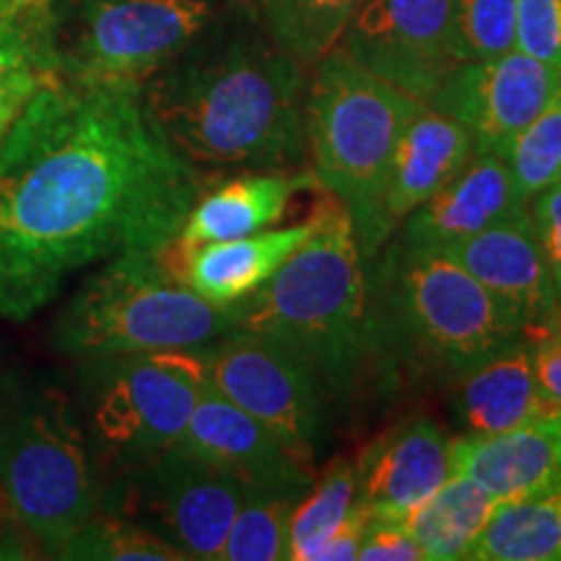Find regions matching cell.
I'll list each match as a JSON object with an SVG mask.
<instances>
[{"label": "cell", "instance_id": "4316f807", "mask_svg": "<svg viewBox=\"0 0 561 561\" xmlns=\"http://www.w3.org/2000/svg\"><path fill=\"white\" fill-rule=\"evenodd\" d=\"M356 507V468L346 458H335L314 476L312 486L294 502L286 533V559L314 561L328 536Z\"/></svg>", "mask_w": 561, "mask_h": 561}, {"label": "cell", "instance_id": "4fadbf2b", "mask_svg": "<svg viewBox=\"0 0 561 561\" xmlns=\"http://www.w3.org/2000/svg\"><path fill=\"white\" fill-rule=\"evenodd\" d=\"M559 87L561 70L510 50L491 60L458 62L426 104L471 133L476 153L507 159L512 144Z\"/></svg>", "mask_w": 561, "mask_h": 561}, {"label": "cell", "instance_id": "6da1fadb", "mask_svg": "<svg viewBox=\"0 0 561 561\" xmlns=\"http://www.w3.org/2000/svg\"><path fill=\"white\" fill-rule=\"evenodd\" d=\"M203 191L144 87L55 70L0 138V318L26 322L73 273L167 248Z\"/></svg>", "mask_w": 561, "mask_h": 561}, {"label": "cell", "instance_id": "f35d334b", "mask_svg": "<svg viewBox=\"0 0 561 561\" xmlns=\"http://www.w3.org/2000/svg\"><path fill=\"white\" fill-rule=\"evenodd\" d=\"M30 3H50V0H30Z\"/></svg>", "mask_w": 561, "mask_h": 561}, {"label": "cell", "instance_id": "7c38bea8", "mask_svg": "<svg viewBox=\"0 0 561 561\" xmlns=\"http://www.w3.org/2000/svg\"><path fill=\"white\" fill-rule=\"evenodd\" d=\"M453 0H364L339 47L419 102H430L453 55Z\"/></svg>", "mask_w": 561, "mask_h": 561}, {"label": "cell", "instance_id": "603a6c76", "mask_svg": "<svg viewBox=\"0 0 561 561\" xmlns=\"http://www.w3.org/2000/svg\"><path fill=\"white\" fill-rule=\"evenodd\" d=\"M55 70L60 58L50 3L0 0V138Z\"/></svg>", "mask_w": 561, "mask_h": 561}, {"label": "cell", "instance_id": "44dd1931", "mask_svg": "<svg viewBox=\"0 0 561 561\" xmlns=\"http://www.w3.org/2000/svg\"><path fill=\"white\" fill-rule=\"evenodd\" d=\"M312 229L314 216L297 227L263 229L237 240L201 244L180 257H159L203 299L229 307L261 289Z\"/></svg>", "mask_w": 561, "mask_h": 561}, {"label": "cell", "instance_id": "9a60e30c", "mask_svg": "<svg viewBox=\"0 0 561 561\" xmlns=\"http://www.w3.org/2000/svg\"><path fill=\"white\" fill-rule=\"evenodd\" d=\"M354 468L356 504L401 520L450 479V439L432 416L411 413L377 434Z\"/></svg>", "mask_w": 561, "mask_h": 561}, {"label": "cell", "instance_id": "30bf717a", "mask_svg": "<svg viewBox=\"0 0 561 561\" xmlns=\"http://www.w3.org/2000/svg\"><path fill=\"white\" fill-rule=\"evenodd\" d=\"M210 16V0H89L68 47H58L60 70L144 87L201 39Z\"/></svg>", "mask_w": 561, "mask_h": 561}, {"label": "cell", "instance_id": "5bb4252c", "mask_svg": "<svg viewBox=\"0 0 561 561\" xmlns=\"http://www.w3.org/2000/svg\"><path fill=\"white\" fill-rule=\"evenodd\" d=\"M174 447L221 468L248 489L301 496L314 471L294 458L257 419L203 385L198 403Z\"/></svg>", "mask_w": 561, "mask_h": 561}, {"label": "cell", "instance_id": "7a4b0ae2", "mask_svg": "<svg viewBox=\"0 0 561 561\" xmlns=\"http://www.w3.org/2000/svg\"><path fill=\"white\" fill-rule=\"evenodd\" d=\"M307 73L268 34L187 47L144 83L151 117L195 167L297 170L307 157Z\"/></svg>", "mask_w": 561, "mask_h": 561}, {"label": "cell", "instance_id": "d4e9b609", "mask_svg": "<svg viewBox=\"0 0 561 561\" xmlns=\"http://www.w3.org/2000/svg\"><path fill=\"white\" fill-rule=\"evenodd\" d=\"M473 561H561V476L502 504L476 541Z\"/></svg>", "mask_w": 561, "mask_h": 561}, {"label": "cell", "instance_id": "d590c367", "mask_svg": "<svg viewBox=\"0 0 561 561\" xmlns=\"http://www.w3.org/2000/svg\"><path fill=\"white\" fill-rule=\"evenodd\" d=\"M533 351V369H536L538 385H541L543 396L561 409V343L551 335H536L530 339Z\"/></svg>", "mask_w": 561, "mask_h": 561}, {"label": "cell", "instance_id": "e0dca14e", "mask_svg": "<svg viewBox=\"0 0 561 561\" xmlns=\"http://www.w3.org/2000/svg\"><path fill=\"white\" fill-rule=\"evenodd\" d=\"M523 210L528 206L515 191L507 159L476 153L450 185L421 203L398 227V240L411 248L447 250Z\"/></svg>", "mask_w": 561, "mask_h": 561}, {"label": "cell", "instance_id": "2e32d148", "mask_svg": "<svg viewBox=\"0 0 561 561\" xmlns=\"http://www.w3.org/2000/svg\"><path fill=\"white\" fill-rule=\"evenodd\" d=\"M445 252L520 322L525 341L546 333L559 297L528 210Z\"/></svg>", "mask_w": 561, "mask_h": 561}, {"label": "cell", "instance_id": "ab89813d", "mask_svg": "<svg viewBox=\"0 0 561 561\" xmlns=\"http://www.w3.org/2000/svg\"><path fill=\"white\" fill-rule=\"evenodd\" d=\"M559 182H561V180H559Z\"/></svg>", "mask_w": 561, "mask_h": 561}, {"label": "cell", "instance_id": "cb8c5ba5", "mask_svg": "<svg viewBox=\"0 0 561 561\" xmlns=\"http://www.w3.org/2000/svg\"><path fill=\"white\" fill-rule=\"evenodd\" d=\"M496 510L500 502L486 489L468 476L450 473V479L403 515L401 523L421 546L426 561H460L471 557Z\"/></svg>", "mask_w": 561, "mask_h": 561}, {"label": "cell", "instance_id": "d6a6232c", "mask_svg": "<svg viewBox=\"0 0 561 561\" xmlns=\"http://www.w3.org/2000/svg\"><path fill=\"white\" fill-rule=\"evenodd\" d=\"M528 214L541 244L546 263H549L553 286L561 305V182L546 187L528 203Z\"/></svg>", "mask_w": 561, "mask_h": 561}, {"label": "cell", "instance_id": "5b68a950", "mask_svg": "<svg viewBox=\"0 0 561 561\" xmlns=\"http://www.w3.org/2000/svg\"><path fill=\"white\" fill-rule=\"evenodd\" d=\"M312 68L305 100L307 157L318 187L346 206L362 261L369 263L390 240L382 227L385 187L403 130L424 102L339 45Z\"/></svg>", "mask_w": 561, "mask_h": 561}, {"label": "cell", "instance_id": "52a82bcc", "mask_svg": "<svg viewBox=\"0 0 561 561\" xmlns=\"http://www.w3.org/2000/svg\"><path fill=\"white\" fill-rule=\"evenodd\" d=\"M237 328V305L219 307L182 284L159 252H128L91 276L55 325V346L76 359L198 348Z\"/></svg>", "mask_w": 561, "mask_h": 561}, {"label": "cell", "instance_id": "83f0119b", "mask_svg": "<svg viewBox=\"0 0 561 561\" xmlns=\"http://www.w3.org/2000/svg\"><path fill=\"white\" fill-rule=\"evenodd\" d=\"M58 559L185 561V553L121 512H94L62 546Z\"/></svg>", "mask_w": 561, "mask_h": 561}, {"label": "cell", "instance_id": "3957f363", "mask_svg": "<svg viewBox=\"0 0 561 561\" xmlns=\"http://www.w3.org/2000/svg\"><path fill=\"white\" fill-rule=\"evenodd\" d=\"M367 265V371L385 385H447L523 328L483 286L437 248L388 240Z\"/></svg>", "mask_w": 561, "mask_h": 561}, {"label": "cell", "instance_id": "836d02e7", "mask_svg": "<svg viewBox=\"0 0 561 561\" xmlns=\"http://www.w3.org/2000/svg\"><path fill=\"white\" fill-rule=\"evenodd\" d=\"M359 561H419L424 559L421 546L403 528L401 520L392 517H371L364 533ZM426 561V559H424Z\"/></svg>", "mask_w": 561, "mask_h": 561}, {"label": "cell", "instance_id": "4dcf8cb0", "mask_svg": "<svg viewBox=\"0 0 561 561\" xmlns=\"http://www.w3.org/2000/svg\"><path fill=\"white\" fill-rule=\"evenodd\" d=\"M515 19L517 0H453L455 60H491L515 50Z\"/></svg>", "mask_w": 561, "mask_h": 561}, {"label": "cell", "instance_id": "8fae6325", "mask_svg": "<svg viewBox=\"0 0 561 561\" xmlns=\"http://www.w3.org/2000/svg\"><path fill=\"white\" fill-rule=\"evenodd\" d=\"M248 486L221 468L170 447L128 471L121 515L170 541L185 559L219 561Z\"/></svg>", "mask_w": 561, "mask_h": 561}, {"label": "cell", "instance_id": "484cf974", "mask_svg": "<svg viewBox=\"0 0 561 561\" xmlns=\"http://www.w3.org/2000/svg\"><path fill=\"white\" fill-rule=\"evenodd\" d=\"M364 0H257L263 32L301 66H314L339 45Z\"/></svg>", "mask_w": 561, "mask_h": 561}, {"label": "cell", "instance_id": "d6986e66", "mask_svg": "<svg viewBox=\"0 0 561 561\" xmlns=\"http://www.w3.org/2000/svg\"><path fill=\"white\" fill-rule=\"evenodd\" d=\"M318 185L305 170H255L231 178L214 191H203L178 237L159 250L161 257H180L201 244L227 242L271 229L284 219L291 198Z\"/></svg>", "mask_w": 561, "mask_h": 561}, {"label": "cell", "instance_id": "ffe728a7", "mask_svg": "<svg viewBox=\"0 0 561 561\" xmlns=\"http://www.w3.org/2000/svg\"><path fill=\"white\" fill-rule=\"evenodd\" d=\"M476 157L473 136L455 117L421 104L403 130L382 198V227L392 237L421 203L437 195Z\"/></svg>", "mask_w": 561, "mask_h": 561}, {"label": "cell", "instance_id": "7402d4cb", "mask_svg": "<svg viewBox=\"0 0 561 561\" xmlns=\"http://www.w3.org/2000/svg\"><path fill=\"white\" fill-rule=\"evenodd\" d=\"M450 405L462 434H502L559 411L538 385L525 339L462 375Z\"/></svg>", "mask_w": 561, "mask_h": 561}, {"label": "cell", "instance_id": "f546056e", "mask_svg": "<svg viewBox=\"0 0 561 561\" xmlns=\"http://www.w3.org/2000/svg\"><path fill=\"white\" fill-rule=\"evenodd\" d=\"M507 164L525 206L561 180V87L512 144Z\"/></svg>", "mask_w": 561, "mask_h": 561}, {"label": "cell", "instance_id": "8d00e7d4", "mask_svg": "<svg viewBox=\"0 0 561 561\" xmlns=\"http://www.w3.org/2000/svg\"><path fill=\"white\" fill-rule=\"evenodd\" d=\"M546 335H551V339H557L561 343V305L557 307V312H553L549 328H546Z\"/></svg>", "mask_w": 561, "mask_h": 561}, {"label": "cell", "instance_id": "ba28073f", "mask_svg": "<svg viewBox=\"0 0 561 561\" xmlns=\"http://www.w3.org/2000/svg\"><path fill=\"white\" fill-rule=\"evenodd\" d=\"M89 430L123 471L170 450L198 403L203 375L195 348L89 359Z\"/></svg>", "mask_w": 561, "mask_h": 561}, {"label": "cell", "instance_id": "8992f818", "mask_svg": "<svg viewBox=\"0 0 561 561\" xmlns=\"http://www.w3.org/2000/svg\"><path fill=\"white\" fill-rule=\"evenodd\" d=\"M0 500L19 528L55 559L100 507L87 437L55 385L0 380Z\"/></svg>", "mask_w": 561, "mask_h": 561}, {"label": "cell", "instance_id": "f1b7e54d", "mask_svg": "<svg viewBox=\"0 0 561 561\" xmlns=\"http://www.w3.org/2000/svg\"><path fill=\"white\" fill-rule=\"evenodd\" d=\"M299 496L248 489L231 523L221 561H280L286 559V533Z\"/></svg>", "mask_w": 561, "mask_h": 561}, {"label": "cell", "instance_id": "1f68e13d", "mask_svg": "<svg viewBox=\"0 0 561 561\" xmlns=\"http://www.w3.org/2000/svg\"><path fill=\"white\" fill-rule=\"evenodd\" d=\"M515 50L561 70V0H517Z\"/></svg>", "mask_w": 561, "mask_h": 561}, {"label": "cell", "instance_id": "ac0fdd59", "mask_svg": "<svg viewBox=\"0 0 561 561\" xmlns=\"http://www.w3.org/2000/svg\"><path fill=\"white\" fill-rule=\"evenodd\" d=\"M450 473L486 489L507 504L561 476V409L502 434H460L450 439Z\"/></svg>", "mask_w": 561, "mask_h": 561}, {"label": "cell", "instance_id": "277c9868", "mask_svg": "<svg viewBox=\"0 0 561 561\" xmlns=\"http://www.w3.org/2000/svg\"><path fill=\"white\" fill-rule=\"evenodd\" d=\"M273 339L318 371L333 405L348 403L367 377V265L343 203L322 201L314 229L248 299L237 328Z\"/></svg>", "mask_w": 561, "mask_h": 561}, {"label": "cell", "instance_id": "74e56055", "mask_svg": "<svg viewBox=\"0 0 561 561\" xmlns=\"http://www.w3.org/2000/svg\"><path fill=\"white\" fill-rule=\"evenodd\" d=\"M3 500H0V543L5 541V525H3Z\"/></svg>", "mask_w": 561, "mask_h": 561}, {"label": "cell", "instance_id": "e575fe53", "mask_svg": "<svg viewBox=\"0 0 561 561\" xmlns=\"http://www.w3.org/2000/svg\"><path fill=\"white\" fill-rule=\"evenodd\" d=\"M369 520V512L356 504V507L348 512L346 520H343L339 528L328 536V541L320 546L318 553H314V561H354L359 557Z\"/></svg>", "mask_w": 561, "mask_h": 561}, {"label": "cell", "instance_id": "9c48e42d", "mask_svg": "<svg viewBox=\"0 0 561 561\" xmlns=\"http://www.w3.org/2000/svg\"><path fill=\"white\" fill-rule=\"evenodd\" d=\"M203 385L257 419L314 471L331 434V398L297 351L250 331H231L195 348Z\"/></svg>", "mask_w": 561, "mask_h": 561}]
</instances>
